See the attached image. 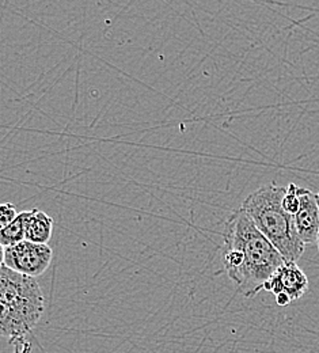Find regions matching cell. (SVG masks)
I'll return each instance as SVG.
<instances>
[{
    "instance_id": "6da1fadb",
    "label": "cell",
    "mask_w": 319,
    "mask_h": 353,
    "mask_svg": "<svg viewBox=\"0 0 319 353\" xmlns=\"http://www.w3.org/2000/svg\"><path fill=\"white\" fill-rule=\"evenodd\" d=\"M223 266L228 277L246 298L256 296L285 263L274 243L239 208L226 221L223 231Z\"/></svg>"
},
{
    "instance_id": "7a4b0ae2",
    "label": "cell",
    "mask_w": 319,
    "mask_h": 353,
    "mask_svg": "<svg viewBox=\"0 0 319 353\" xmlns=\"http://www.w3.org/2000/svg\"><path fill=\"white\" fill-rule=\"evenodd\" d=\"M0 333L12 353H32L30 336L45 311V299L34 277L0 266Z\"/></svg>"
},
{
    "instance_id": "3957f363",
    "label": "cell",
    "mask_w": 319,
    "mask_h": 353,
    "mask_svg": "<svg viewBox=\"0 0 319 353\" xmlns=\"http://www.w3.org/2000/svg\"><path fill=\"white\" fill-rule=\"evenodd\" d=\"M285 192L287 186L264 185L250 193L240 208L274 243L285 261L298 263L305 253L306 245L298 234L294 216L282 208Z\"/></svg>"
},
{
    "instance_id": "277c9868",
    "label": "cell",
    "mask_w": 319,
    "mask_h": 353,
    "mask_svg": "<svg viewBox=\"0 0 319 353\" xmlns=\"http://www.w3.org/2000/svg\"><path fill=\"white\" fill-rule=\"evenodd\" d=\"M1 253V264L34 279L45 273L53 259V250L49 245L33 243L30 241L3 248Z\"/></svg>"
},
{
    "instance_id": "5b68a950",
    "label": "cell",
    "mask_w": 319,
    "mask_h": 353,
    "mask_svg": "<svg viewBox=\"0 0 319 353\" xmlns=\"http://www.w3.org/2000/svg\"><path fill=\"white\" fill-rule=\"evenodd\" d=\"M309 290V279L296 263L285 261L265 283L264 291L276 296L280 307H287L300 299Z\"/></svg>"
},
{
    "instance_id": "8992f818",
    "label": "cell",
    "mask_w": 319,
    "mask_h": 353,
    "mask_svg": "<svg viewBox=\"0 0 319 353\" xmlns=\"http://www.w3.org/2000/svg\"><path fill=\"white\" fill-rule=\"evenodd\" d=\"M300 208L294 216L298 234L305 245L317 243L319 234V197L306 188H299Z\"/></svg>"
},
{
    "instance_id": "52a82bcc",
    "label": "cell",
    "mask_w": 319,
    "mask_h": 353,
    "mask_svg": "<svg viewBox=\"0 0 319 353\" xmlns=\"http://www.w3.org/2000/svg\"><path fill=\"white\" fill-rule=\"evenodd\" d=\"M53 219L41 210H30V216L26 227V241L33 243L48 245L53 232Z\"/></svg>"
},
{
    "instance_id": "ba28073f",
    "label": "cell",
    "mask_w": 319,
    "mask_h": 353,
    "mask_svg": "<svg viewBox=\"0 0 319 353\" xmlns=\"http://www.w3.org/2000/svg\"><path fill=\"white\" fill-rule=\"evenodd\" d=\"M30 216V211H22L18 214L17 219L10 223L7 227L0 228V243L1 248L14 246L26 241V227Z\"/></svg>"
},
{
    "instance_id": "9c48e42d",
    "label": "cell",
    "mask_w": 319,
    "mask_h": 353,
    "mask_svg": "<svg viewBox=\"0 0 319 353\" xmlns=\"http://www.w3.org/2000/svg\"><path fill=\"white\" fill-rule=\"evenodd\" d=\"M282 208L289 215L295 216L300 208V197H299V186L295 183H289L287 186L285 196L282 199Z\"/></svg>"
},
{
    "instance_id": "30bf717a",
    "label": "cell",
    "mask_w": 319,
    "mask_h": 353,
    "mask_svg": "<svg viewBox=\"0 0 319 353\" xmlns=\"http://www.w3.org/2000/svg\"><path fill=\"white\" fill-rule=\"evenodd\" d=\"M18 212L15 210V207L11 203H4L0 207V228L7 227L10 223L17 219Z\"/></svg>"
},
{
    "instance_id": "8fae6325",
    "label": "cell",
    "mask_w": 319,
    "mask_h": 353,
    "mask_svg": "<svg viewBox=\"0 0 319 353\" xmlns=\"http://www.w3.org/2000/svg\"><path fill=\"white\" fill-rule=\"evenodd\" d=\"M318 197H319V193H318ZM317 245H318V250H319V234H318V241H317Z\"/></svg>"
}]
</instances>
